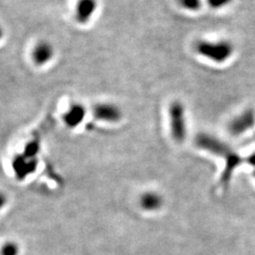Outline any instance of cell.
<instances>
[{
    "label": "cell",
    "mask_w": 255,
    "mask_h": 255,
    "mask_svg": "<svg viewBox=\"0 0 255 255\" xmlns=\"http://www.w3.org/2000/svg\"><path fill=\"white\" fill-rule=\"evenodd\" d=\"M195 47L199 54L217 64H222L228 61L235 50L234 45L226 40H201L196 44Z\"/></svg>",
    "instance_id": "6da1fadb"
},
{
    "label": "cell",
    "mask_w": 255,
    "mask_h": 255,
    "mask_svg": "<svg viewBox=\"0 0 255 255\" xmlns=\"http://www.w3.org/2000/svg\"><path fill=\"white\" fill-rule=\"evenodd\" d=\"M170 128L174 140L181 143L186 137L185 110L180 101H174L169 107Z\"/></svg>",
    "instance_id": "7a4b0ae2"
},
{
    "label": "cell",
    "mask_w": 255,
    "mask_h": 255,
    "mask_svg": "<svg viewBox=\"0 0 255 255\" xmlns=\"http://www.w3.org/2000/svg\"><path fill=\"white\" fill-rule=\"evenodd\" d=\"M196 145L212 154L224 158V160H226L230 155L235 152L228 144L207 133H201L196 137Z\"/></svg>",
    "instance_id": "3957f363"
},
{
    "label": "cell",
    "mask_w": 255,
    "mask_h": 255,
    "mask_svg": "<svg viewBox=\"0 0 255 255\" xmlns=\"http://www.w3.org/2000/svg\"><path fill=\"white\" fill-rule=\"evenodd\" d=\"M255 126V112L254 109L245 110L229 123V131L232 135L244 134Z\"/></svg>",
    "instance_id": "277c9868"
},
{
    "label": "cell",
    "mask_w": 255,
    "mask_h": 255,
    "mask_svg": "<svg viewBox=\"0 0 255 255\" xmlns=\"http://www.w3.org/2000/svg\"><path fill=\"white\" fill-rule=\"evenodd\" d=\"M93 113L95 118L105 122H118L122 118L121 110L111 103H100L95 105Z\"/></svg>",
    "instance_id": "5b68a950"
},
{
    "label": "cell",
    "mask_w": 255,
    "mask_h": 255,
    "mask_svg": "<svg viewBox=\"0 0 255 255\" xmlns=\"http://www.w3.org/2000/svg\"><path fill=\"white\" fill-rule=\"evenodd\" d=\"M98 8V0H78L76 6V19L79 23H87Z\"/></svg>",
    "instance_id": "8992f818"
},
{
    "label": "cell",
    "mask_w": 255,
    "mask_h": 255,
    "mask_svg": "<svg viewBox=\"0 0 255 255\" xmlns=\"http://www.w3.org/2000/svg\"><path fill=\"white\" fill-rule=\"evenodd\" d=\"M53 46L48 42L42 41L34 46V49L32 50V60L36 65L42 66L47 64L53 58Z\"/></svg>",
    "instance_id": "52a82bcc"
},
{
    "label": "cell",
    "mask_w": 255,
    "mask_h": 255,
    "mask_svg": "<svg viewBox=\"0 0 255 255\" xmlns=\"http://www.w3.org/2000/svg\"><path fill=\"white\" fill-rule=\"evenodd\" d=\"M242 162H243L242 158L236 151L229 156L228 158L225 160L224 170L221 174V178H220L221 184H223L225 186L228 185L229 182L233 177L234 171L241 164Z\"/></svg>",
    "instance_id": "ba28073f"
},
{
    "label": "cell",
    "mask_w": 255,
    "mask_h": 255,
    "mask_svg": "<svg viewBox=\"0 0 255 255\" xmlns=\"http://www.w3.org/2000/svg\"><path fill=\"white\" fill-rule=\"evenodd\" d=\"M86 110L81 104H73L64 114V119L69 127H76L85 118Z\"/></svg>",
    "instance_id": "9c48e42d"
},
{
    "label": "cell",
    "mask_w": 255,
    "mask_h": 255,
    "mask_svg": "<svg viewBox=\"0 0 255 255\" xmlns=\"http://www.w3.org/2000/svg\"><path fill=\"white\" fill-rule=\"evenodd\" d=\"M141 203L145 209L155 210L160 207L161 199L155 194H147L143 197Z\"/></svg>",
    "instance_id": "30bf717a"
},
{
    "label": "cell",
    "mask_w": 255,
    "mask_h": 255,
    "mask_svg": "<svg viewBox=\"0 0 255 255\" xmlns=\"http://www.w3.org/2000/svg\"><path fill=\"white\" fill-rule=\"evenodd\" d=\"M178 2L183 9L192 11L199 10L202 5L201 0H178Z\"/></svg>",
    "instance_id": "8fae6325"
},
{
    "label": "cell",
    "mask_w": 255,
    "mask_h": 255,
    "mask_svg": "<svg viewBox=\"0 0 255 255\" xmlns=\"http://www.w3.org/2000/svg\"><path fill=\"white\" fill-rule=\"evenodd\" d=\"M233 0H207V3L213 9H221L223 7L228 6Z\"/></svg>",
    "instance_id": "7c38bea8"
},
{
    "label": "cell",
    "mask_w": 255,
    "mask_h": 255,
    "mask_svg": "<svg viewBox=\"0 0 255 255\" xmlns=\"http://www.w3.org/2000/svg\"><path fill=\"white\" fill-rule=\"evenodd\" d=\"M17 255V248L12 244H7L3 249V255Z\"/></svg>",
    "instance_id": "4fadbf2b"
},
{
    "label": "cell",
    "mask_w": 255,
    "mask_h": 255,
    "mask_svg": "<svg viewBox=\"0 0 255 255\" xmlns=\"http://www.w3.org/2000/svg\"><path fill=\"white\" fill-rule=\"evenodd\" d=\"M247 163L255 167V151L247 158Z\"/></svg>",
    "instance_id": "5bb4252c"
},
{
    "label": "cell",
    "mask_w": 255,
    "mask_h": 255,
    "mask_svg": "<svg viewBox=\"0 0 255 255\" xmlns=\"http://www.w3.org/2000/svg\"><path fill=\"white\" fill-rule=\"evenodd\" d=\"M254 175H255V173H254Z\"/></svg>",
    "instance_id": "9a60e30c"
}]
</instances>
